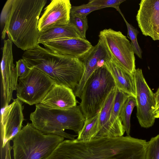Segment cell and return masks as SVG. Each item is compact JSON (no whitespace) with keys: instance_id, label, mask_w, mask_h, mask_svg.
<instances>
[{"instance_id":"3","label":"cell","mask_w":159,"mask_h":159,"mask_svg":"<svg viewBox=\"0 0 159 159\" xmlns=\"http://www.w3.org/2000/svg\"><path fill=\"white\" fill-rule=\"evenodd\" d=\"M22 58L30 68L42 71L55 84L65 86L73 91L82 78L84 66L78 58L56 53L38 45L25 51Z\"/></svg>"},{"instance_id":"21","label":"cell","mask_w":159,"mask_h":159,"mask_svg":"<svg viewBox=\"0 0 159 159\" xmlns=\"http://www.w3.org/2000/svg\"><path fill=\"white\" fill-rule=\"evenodd\" d=\"M98 116V112L95 115L86 119L82 128L77 134V139L86 141L94 139L97 132Z\"/></svg>"},{"instance_id":"23","label":"cell","mask_w":159,"mask_h":159,"mask_svg":"<svg viewBox=\"0 0 159 159\" xmlns=\"http://www.w3.org/2000/svg\"><path fill=\"white\" fill-rule=\"evenodd\" d=\"M123 17L127 29V37L131 40V44L134 54L140 58H142V51L139 44L137 40V35L139 32L137 29L126 20L120 10L118 11Z\"/></svg>"},{"instance_id":"28","label":"cell","mask_w":159,"mask_h":159,"mask_svg":"<svg viewBox=\"0 0 159 159\" xmlns=\"http://www.w3.org/2000/svg\"><path fill=\"white\" fill-rule=\"evenodd\" d=\"M16 68L17 76L19 77L26 76L31 69L26 62L23 58L16 62Z\"/></svg>"},{"instance_id":"27","label":"cell","mask_w":159,"mask_h":159,"mask_svg":"<svg viewBox=\"0 0 159 159\" xmlns=\"http://www.w3.org/2000/svg\"><path fill=\"white\" fill-rule=\"evenodd\" d=\"M125 1V0H91L89 1L88 3L93 6L102 8L113 7L118 11L120 9V5Z\"/></svg>"},{"instance_id":"18","label":"cell","mask_w":159,"mask_h":159,"mask_svg":"<svg viewBox=\"0 0 159 159\" xmlns=\"http://www.w3.org/2000/svg\"><path fill=\"white\" fill-rule=\"evenodd\" d=\"M129 96H130L117 88L109 120V126L111 137L122 136L125 132L120 119V112L124 103Z\"/></svg>"},{"instance_id":"6","label":"cell","mask_w":159,"mask_h":159,"mask_svg":"<svg viewBox=\"0 0 159 159\" xmlns=\"http://www.w3.org/2000/svg\"><path fill=\"white\" fill-rule=\"evenodd\" d=\"M114 79L103 66L96 69L85 83L80 98V109L86 119L96 114L116 87Z\"/></svg>"},{"instance_id":"19","label":"cell","mask_w":159,"mask_h":159,"mask_svg":"<svg viewBox=\"0 0 159 159\" xmlns=\"http://www.w3.org/2000/svg\"><path fill=\"white\" fill-rule=\"evenodd\" d=\"M116 90V87L112 89L98 111L97 132L94 139L112 138L109 126V120Z\"/></svg>"},{"instance_id":"29","label":"cell","mask_w":159,"mask_h":159,"mask_svg":"<svg viewBox=\"0 0 159 159\" xmlns=\"http://www.w3.org/2000/svg\"><path fill=\"white\" fill-rule=\"evenodd\" d=\"M14 0H8L2 9L0 16L1 24H5L11 14Z\"/></svg>"},{"instance_id":"15","label":"cell","mask_w":159,"mask_h":159,"mask_svg":"<svg viewBox=\"0 0 159 159\" xmlns=\"http://www.w3.org/2000/svg\"><path fill=\"white\" fill-rule=\"evenodd\" d=\"M111 54L99 39L81 60L84 66L83 74L78 85L74 91L76 97L80 98L84 85L89 77L96 69L104 65V61Z\"/></svg>"},{"instance_id":"31","label":"cell","mask_w":159,"mask_h":159,"mask_svg":"<svg viewBox=\"0 0 159 159\" xmlns=\"http://www.w3.org/2000/svg\"><path fill=\"white\" fill-rule=\"evenodd\" d=\"M10 141L6 143L5 147V157L4 159H11V151L12 149V147L10 145Z\"/></svg>"},{"instance_id":"14","label":"cell","mask_w":159,"mask_h":159,"mask_svg":"<svg viewBox=\"0 0 159 159\" xmlns=\"http://www.w3.org/2000/svg\"><path fill=\"white\" fill-rule=\"evenodd\" d=\"M42 44L47 48L81 60L93 47L86 39L66 38L48 41Z\"/></svg>"},{"instance_id":"17","label":"cell","mask_w":159,"mask_h":159,"mask_svg":"<svg viewBox=\"0 0 159 159\" xmlns=\"http://www.w3.org/2000/svg\"><path fill=\"white\" fill-rule=\"evenodd\" d=\"M103 66L112 75L116 88L129 96L135 98L136 89L134 74L130 73L121 68L111 56L104 61Z\"/></svg>"},{"instance_id":"2","label":"cell","mask_w":159,"mask_h":159,"mask_svg":"<svg viewBox=\"0 0 159 159\" xmlns=\"http://www.w3.org/2000/svg\"><path fill=\"white\" fill-rule=\"evenodd\" d=\"M47 0H14L11 14L2 32L17 47L26 51L39 45V16Z\"/></svg>"},{"instance_id":"30","label":"cell","mask_w":159,"mask_h":159,"mask_svg":"<svg viewBox=\"0 0 159 159\" xmlns=\"http://www.w3.org/2000/svg\"><path fill=\"white\" fill-rule=\"evenodd\" d=\"M156 102V108L154 114L156 118H159V88L154 93Z\"/></svg>"},{"instance_id":"24","label":"cell","mask_w":159,"mask_h":159,"mask_svg":"<svg viewBox=\"0 0 159 159\" xmlns=\"http://www.w3.org/2000/svg\"><path fill=\"white\" fill-rule=\"evenodd\" d=\"M145 159H159V134L147 142Z\"/></svg>"},{"instance_id":"7","label":"cell","mask_w":159,"mask_h":159,"mask_svg":"<svg viewBox=\"0 0 159 159\" xmlns=\"http://www.w3.org/2000/svg\"><path fill=\"white\" fill-rule=\"evenodd\" d=\"M98 37L116 63L125 70L134 74L136 70L134 53L126 37L120 31L111 28L100 31Z\"/></svg>"},{"instance_id":"26","label":"cell","mask_w":159,"mask_h":159,"mask_svg":"<svg viewBox=\"0 0 159 159\" xmlns=\"http://www.w3.org/2000/svg\"><path fill=\"white\" fill-rule=\"evenodd\" d=\"M102 8L93 6L88 3L79 6H72L70 15L87 17L91 12L95 10L101 9Z\"/></svg>"},{"instance_id":"25","label":"cell","mask_w":159,"mask_h":159,"mask_svg":"<svg viewBox=\"0 0 159 159\" xmlns=\"http://www.w3.org/2000/svg\"><path fill=\"white\" fill-rule=\"evenodd\" d=\"M70 23L75 26L82 37L86 39V32L89 28L87 17L70 15Z\"/></svg>"},{"instance_id":"4","label":"cell","mask_w":159,"mask_h":159,"mask_svg":"<svg viewBox=\"0 0 159 159\" xmlns=\"http://www.w3.org/2000/svg\"><path fill=\"white\" fill-rule=\"evenodd\" d=\"M85 120L80 105L62 110L52 109L39 103L36 105L35 111L30 115L33 125L43 133L55 134L70 139H75L78 135L71 134L64 130H71L78 134Z\"/></svg>"},{"instance_id":"16","label":"cell","mask_w":159,"mask_h":159,"mask_svg":"<svg viewBox=\"0 0 159 159\" xmlns=\"http://www.w3.org/2000/svg\"><path fill=\"white\" fill-rule=\"evenodd\" d=\"M40 103L52 109L65 110L76 106L77 100L71 89L55 83Z\"/></svg>"},{"instance_id":"12","label":"cell","mask_w":159,"mask_h":159,"mask_svg":"<svg viewBox=\"0 0 159 159\" xmlns=\"http://www.w3.org/2000/svg\"><path fill=\"white\" fill-rule=\"evenodd\" d=\"M71 7L69 0H52L39 20L40 32L68 25L70 22Z\"/></svg>"},{"instance_id":"20","label":"cell","mask_w":159,"mask_h":159,"mask_svg":"<svg viewBox=\"0 0 159 159\" xmlns=\"http://www.w3.org/2000/svg\"><path fill=\"white\" fill-rule=\"evenodd\" d=\"M66 38H83L75 26L71 23L67 25L53 28L40 32L38 44L46 42Z\"/></svg>"},{"instance_id":"10","label":"cell","mask_w":159,"mask_h":159,"mask_svg":"<svg viewBox=\"0 0 159 159\" xmlns=\"http://www.w3.org/2000/svg\"><path fill=\"white\" fill-rule=\"evenodd\" d=\"M23 108L22 102L17 98L5 106L1 116V148L12 140L23 127Z\"/></svg>"},{"instance_id":"8","label":"cell","mask_w":159,"mask_h":159,"mask_svg":"<svg viewBox=\"0 0 159 159\" xmlns=\"http://www.w3.org/2000/svg\"><path fill=\"white\" fill-rule=\"evenodd\" d=\"M31 68L27 75L18 78L16 90L17 98L32 105L40 103L55 83L42 71Z\"/></svg>"},{"instance_id":"1","label":"cell","mask_w":159,"mask_h":159,"mask_svg":"<svg viewBox=\"0 0 159 159\" xmlns=\"http://www.w3.org/2000/svg\"><path fill=\"white\" fill-rule=\"evenodd\" d=\"M54 159H145L139 140L130 136L81 140L66 139L56 150Z\"/></svg>"},{"instance_id":"22","label":"cell","mask_w":159,"mask_h":159,"mask_svg":"<svg viewBox=\"0 0 159 159\" xmlns=\"http://www.w3.org/2000/svg\"><path fill=\"white\" fill-rule=\"evenodd\" d=\"M135 106H136L135 98L129 96L124 103L121 111L120 119L127 136H130V117L133 110Z\"/></svg>"},{"instance_id":"5","label":"cell","mask_w":159,"mask_h":159,"mask_svg":"<svg viewBox=\"0 0 159 159\" xmlns=\"http://www.w3.org/2000/svg\"><path fill=\"white\" fill-rule=\"evenodd\" d=\"M64 140L57 135L44 134L27 123L12 140L14 159H46Z\"/></svg>"},{"instance_id":"13","label":"cell","mask_w":159,"mask_h":159,"mask_svg":"<svg viewBox=\"0 0 159 159\" xmlns=\"http://www.w3.org/2000/svg\"><path fill=\"white\" fill-rule=\"evenodd\" d=\"M142 34L159 40V0H142L136 16Z\"/></svg>"},{"instance_id":"9","label":"cell","mask_w":159,"mask_h":159,"mask_svg":"<svg viewBox=\"0 0 159 159\" xmlns=\"http://www.w3.org/2000/svg\"><path fill=\"white\" fill-rule=\"evenodd\" d=\"M136 102V116L140 126L148 128L154 124L156 108L154 93L146 81L141 69H136L134 73Z\"/></svg>"},{"instance_id":"11","label":"cell","mask_w":159,"mask_h":159,"mask_svg":"<svg viewBox=\"0 0 159 159\" xmlns=\"http://www.w3.org/2000/svg\"><path fill=\"white\" fill-rule=\"evenodd\" d=\"M12 46V42L11 40H4L1 70L5 106L8 105L13 99V92L16 90L18 79L13 63Z\"/></svg>"}]
</instances>
